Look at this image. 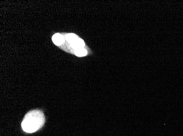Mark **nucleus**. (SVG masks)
I'll return each instance as SVG.
<instances>
[{
	"label": "nucleus",
	"mask_w": 183,
	"mask_h": 136,
	"mask_svg": "<svg viewBox=\"0 0 183 136\" xmlns=\"http://www.w3.org/2000/svg\"><path fill=\"white\" fill-rule=\"evenodd\" d=\"M45 122V115L41 110H31L25 115L22 127L25 132H35L43 126Z\"/></svg>",
	"instance_id": "nucleus-1"
},
{
	"label": "nucleus",
	"mask_w": 183,
	"mask_h": 136,
	"mask_svg": "<svg viewBox=\"0 0 183 136\" xmlns=\"http://www.w3.org/2000/svg\"><path fill=\"white\" fill-rule=\"evenodd\" d=\"M53 42L57 46L63 44L65 41V38L59 33L55 34L52 37Z\"/></svg>",
	"instance_id": "nucleus-2"
},
{
	"label": "nucleus",
	"mask_w": 183,
	"mask_h": 136,
	"mask_svg": "<svg viewBox=\"0 0 183 136\" xmlns=\"http://www.w3.org/2000/svg\"><path fill=\"white\" fill-rule=\"evenodd\" d=\"M79 39L77 36L73 33L68 34L66 36V40L68 41V43L71 45V46L75 43L76 41Z\"/></svg>",
	"instance_id": "nucleus-3"
},
{
	"label": "nucleus",
	"mask_w": 183,
	"mask_h": 136,
	"mask_svg": "<svg viewBox=\"0 0 183 136\" xmlns=\"http://www.w3.org/2000/svg\"><path fill=\"white\" fill-rule=\"evenodd\" d=\"M85 43L83 40L79 38L77 41H75V43L72 45V46L75 50H77L80 48H83L85 46Z\"/></svg>",
	"instance_id": "nucleus-4"
},
{
	"label": "nucleus",
	"mask_w": 183,
	"mask_h": 136,
	"mask_svg": "<svg viewBox=\"0 0 183 136\" xmlns=\"http://www.w3.org/2000/svg\"><path fill=\"white\" fill-rule=\"evenodd\" d=\"M75 54L78 57H83L87 55V51L84 48H80L77 50H75Z\"/></svg>",
	"instance_id": "nucleus-5"
}]
</instances>
